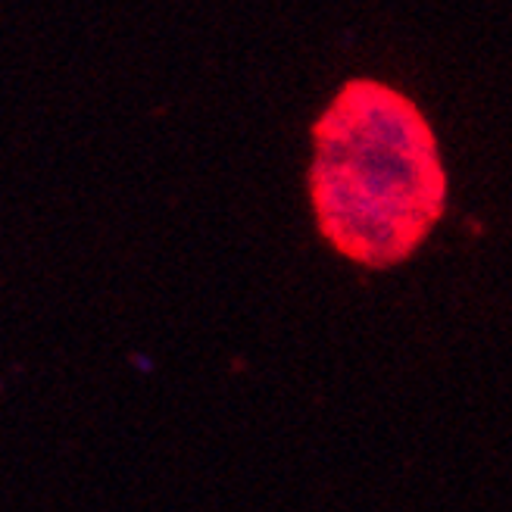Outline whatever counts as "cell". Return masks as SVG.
<instances>
[{"instance_id":"6da1fadb","label":"cell","mask_w":512,"mask_h":512,"mask_svg":"<svg viewBox=\"0 0 512 512\" xmlns=\"http://www.w3.org/2000/svg\"><path fill=\"white\" fill-rule=\"evenodd\" d=\"M310 200L344 260L394 269L447 207V172L425 113L397 88L350 79L313 125Z\"/></svg>"}]
</instances>
